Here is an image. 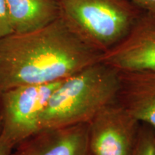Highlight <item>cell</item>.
<instances>
[{"label":"cell","mask_w":155,"mask_h":155,"mask_svg":"<svg viewBox=\"0 0 155 155\" xmlns=\"http://www.w3.org/2000/svg\"><path fill=\"white\" fill-rule=\"evenodd\" d=\"M0 134H1V123H0Z\"/></svg>","instance_id":"cell-15"},{"label":"cell","mask_w":155,"mask_h":155,"mask_svg":"<svg viewBox=\"0 0 155 155\" xmlns=\"http://www.w3.org/2000/svg\"><path fill=\"white\" fill-rule=\"evenodd\" d=\"M13 150L10 155H89L88 123L40 129Z\"/></svg>","instance_id":"cell-7"},{"label":"cell","mask_w":155,"mask_h":155,"mask_svg":"<svg viewBox=\"0 0 155 155\" xmlns=\"http://www.w3.org/2000/svg\"><path fill=\"white\" fill-rule=\"evenodd\" d=\"M145 12L155 16V0H129Z\"/></svg>","instance_id":"cell-13"},{"label":"cell","mask_w":155,"mask_h":155,"mask_svg":"<svg viewBox=\"0 0 155 155\" xmlns=\"http://www.w3.org/2000/svg\"><path fill=\"white\" fill-rule=\"evenodd\" d=\"M124 89L155 92V73H120Z\"/></svg>","instance_id":"cell-10"},{"label":"cell","mask_w":155,"mask_h":155,"mask_svg":"<svg viewBox=\"0 0 155 155\" xmlns=\"http://www.w3.org/2000/svg\"><path fill=\"white\" fill-rule=\"evenodd\" d=\"M100 61L119 73H155V16L144 12L121 42Z\"/></svg>","instance_id":"cell-6"},{"label":"cell","mask_w":155,"mask_h":155,"mask_svg":"<svg viewBox=\"0 0 155 155\" xmlns=\"http://www.w3.org/2000/svg\"><path fill=\"white\" fill-rule=\"evenodd\" d=\"M62 81L17 86L0 94V134L15 147L39 131L46 104Z\"/></svg>","instance_id":"cell-4"},{"label":"cell","mask_w":155,"mask_h":155,"mask_svg":"<svg viewBox=\"0 0 155 155\" xmlns=\"http://www.w3.org/2000/svg\"><path fill=\"white\" fill-rule=\"evenodd\" d=\"M12 32L6 0H0V38Z\"/></svg>","instance_id":"cell-12"},{"label":"cell","mask_w":155,"mask_h":155,"mask_svg":"<svg viewBox=\"0 0 155 155\" xmlns=\"http://www.w3.org/2000/svg\"><path fill=\"white\" fill-rule=\"evenodd\" d=\"M131 155H155V131L141 124Z\"/></svg>","instance_id":"cell-11"},{"label":"cell","mask_w":155,"mask_h":155,"mask_svg":"<svg viewBox=\"0 0 155 155\" xmlns=\"http://www.w3.org/2000/svg\"><path fill=\"white\" fill-rule=\"evenodd\" d=\"M12 30L24 33L43 28L59 18L56 0H6Z\"/></svg>","instance_id":"cell-8"},{"label":"cell","mask_w":155,"mask_h":155,"mask_svg":"<svg viewBox=\"0 0 155 155\" xmlns=\"http://www.w3.org/2000/svg\"><path fill=\"white\" fill-rule=\"evenodd\" d=\"M139 126L117 101L106 106L88 122L89 155H131Z\"/></svg>","instance_id":"cell-5"},{"label":"cell","mask_w":155,"mask_h":155,"mask_svg":"<svg viewBox=\"0 0 155 155\" xmlns=\"http://www.w3.org/2000/svg\"><path fill=\"white\" fill-rule=\"evenodd\" d=\"M121 90L118 71L101 61L92 64L64 79L54 91L41 115L40 129L88 123L117 101Z\"/></svg>","instance_id":"cell-2"},{"label":"cell","mask_w":155,"mask_h":155,"mask_svg":"<svg viewBox=\"0 0 155 155\" xmlns=\"http://www.w3.org/2000/svg\"><path fill=\"white\" fill-rule=\"evenodd\" d=\"M59 17L101 54L129 34L144 12L129 0H56Z\"/></svg>","instance_id":"cell-3"},{"label":"cell","mask_w":155,"mask_h":155,"mask_svg":"<svg viewBox=\"0 0 155 155\" xmlns=\"http://www.w3.org/2000/svg\"><path fill=\"white\" fill-rule=\"evenodd\" d=\"M117 101L141 124L155 131V92L121 88Z\"/></svg>","instance_id":"cell-9"},{"label":"cell","mask_w":155,"mask_h":155,"mask_svg":"<svg viewBox=\"0 0 155 155\" xmlns=\"http://www.w3.org/2000/svg\"><path fill=\"white\" fill-rule=\"evenodd\" d=\"M14 147L10 141L0 134V155H10Z\"/></svg>","instance_id":"cell-14"},{"label":"cell","mask_w":155,"mask_h":155,"mask_svg":"<svg viewBox=\"0 0 155 155\" xmlns=\"http://www.w3.org/2000/svg\"><path fill=\"white\" fill-rule=\"evenodd\" d=\"M101 55L60 17L38 30L12 32L0 38V94L62 81L100 61Z\"/></svg>","instance_id":"cell-1"}]
</instances>
